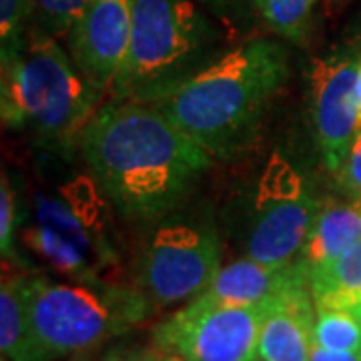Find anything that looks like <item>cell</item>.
<instances>
[{
  "label": "cell",
  "mask_w": 361,
  "mask_h": 361,
  "mask_svg": "<svg viewBox=\"0 0 361 361\" xmlns=\"http://www.w3.org/2000/svg\"><path fill=\"white\" fill-rule=\"evenodd\" d=\"M32 30L52 39H65L87 0H30Z\"/></svg>",
  "instance_id": "obj_22"
},
{
  "label": "cell",
  "mask_w": 361,
  "mask_h": 361,
  "mask_svg": "<svg viewBox=\"0 0 361 361\" xmlns=\"http://www.w3.org/2000/svg\"><path fill=\"white\" fill-rule=\"evenodd\" d=\"M153 360H155V351H145L139 361H153Z\"/></svg>",
  "instance_id": "obj_30"
},
{
  "label": "cell",
  "mask_w": 361,
  "mask_h": 361,
  "mask_svg": "<svg viewBox=\"0 0 361 361\" xmlns=\"http://www.w3.org/2000/svg\"><path fill=\"white\" fill-rule=\"evenodd\" d=\"M357 66L360 63L351 59L329 56L313 59L307 73L311 125L323 165L329 173L341 169L361 130L355 92Z\"/></svg>",
  "instance_id": "obj_8"
},
{
  "label": "cell",
  "mask_w": 361,
  "mask_h": 361,
  "mask_svg": "<svg viewBox=\"0 0 361 361\" xmlns=\"http://www.w3.org/2000/svg\"><path fill=\"white\" fill-rule=\"evenodd\" d=\"M275 299L259 305H227L195 297L155 325L153 343L185 361H259L261 323Z\"/></svg>",
  "instance_id": "obj_6"
},
{
  "label": "cell",
  "mask_w": 361,
  "mask_h": 361,
  "mask_svg": "<svg viewBox=\"0 0 361 361\" xmlns=\"http://www.w3.org/2000/svg\"><path fill=\"white\" fill-rule=\"evenodd\" d=\"M219 235L205 225L167 223L151 237L139 265V289L153 310L199 297L221 271Z\"/></svg>",
  "instance_id": "obj_7"
},
{
  "label": "cell",
  "mask_w": 361,
  "mask_h": 361,
  "mask_svg": "<svg viewBox=\"0 0 361 361\" xmlns=\"http://www.w3.org/2000/svg\"><path fill=\"white\" fill-rule=\"evenodd\" d=\"M215 30L197 0H133L130 42L113 85L115 99L145 94L185 78Z\"/></svg>",
  "instance_id": "obj_5"
},
{
  "label": "cell",
  "mask_w": 361,
  "mask_h": 361,
  "mask_svg": "<svg viewBox=\"0 0 361 361\" xmlns=\"http://www.w3.org/2000/svg\"><path fill=\"white\" fill-rule=\"evenodd\" d=\"M299 287H310V273L299 261L287 267H267L243 257L221 267L201 297L227 305H259Z\"/></svg>",
  "instance_id": "obj_12"
},
{
  "label": "cell",
  "mask_w": 361,
  "mask_h": 361,
  "mask_svg": "<svg viewBox=\"0 0 361 361\" xmlns=\"http://www.w3.org/2000/svg\"><path fill=\"white\" fill-rule=\"evenodd\" d=\"M32 30L30 0H0V54L2 63L14 59Z\"/></svg>",
  "instance_id": "obj_20"
},
{
  "label": "cell",
  "mask_w": 361,
  "mask_h": 361,
  "mask_svg": "<svg viewBox=\"0 0 361 361\" xmlns=\"http://www.w3.org/2000/svg\"><path fill=\"white\" fill-rule=\"evenodd\" d=\"M28 275L6 273L0 285V351L2 360L32 361V334L28 310Z\"/></svg>",
  "instance_id": "obj_15"
},
{
  "label": "cell",
  "mask_w": 361,
  "mask_h": 361,
  "mask_svg": "<svg viewBox=\"0 0 361 361\" xmlns=\"http://www.w3.org/2000/svg\"><path fill=\"white\" fill-rule=\"evenodd\" d=\"M2 361H8V360H2Z\"/></svg>",
  "instance_id": "obj_32"
},
{
  "label": "cell",
  "mask_w": 361,
  "mask_h": 361,
  "mask_svg": "<svg viewBox=\"0 0 361 361\" xmlns=\"http://www.w3.org/2000/svg\"><path fill=\"white\" fill-rule=\"evenodd\" d=\"M59 195L65 199V203L75 213V217L82 223V227L103 245L109 219H106V203L103 199L104 193L99 183L92 177L80 175L71 183H66Z\"/></svg>",
  "instance_id": "obj_18"
},
{
  "label": "cell",
  "mask_w": 361,
  "mask_h": 361,
  "mask_svg": "<svg viewBox=\"0 0 361 361\" xmlns=\"http://www.w3.org/2000/svg\"><path fill=\"white\" fill-rule=\"evenodd\" d=\"M103 92L90 85L56 39L30 30L20 52L2 63L4 127L30 133L47 147L80 139Z\"/></svg>",
  "instance_id": "obj_3"
},
{
  "label": "cell",
  "mask_w": 361,
  "mask_h": 361,
  "mask_svg": "<svg viewBox=\"0 0 361 361\" xmlns=\"http://www.w3.org/2000/svg\"><path fill=\"white\" fill-rule=\"evenodd\" d=\"M259 18L277 37L303 44L319 0H249Z\"/></svg>",
  "instance_id": "obj_17"
},
{
  "label": "cell",
  "mask_w": 361,
  "mask_h": 361,
  "mask_svg": "<svg viewBox=\"0 0 361 361\" xmlns=\"http://www.w3.org/2000/svg\"><path fill=\"white\" fill-rule=\"evenodd\" d=\"M32 361L75 357L139 327L153 307L139 287L109 281L54 283L28 275Z\"/></svg>",
  "instance_id": "obj_4"
},
{
  "label": "cell",
  "mask_w": 361,
  "mask_h": 361,
  "mask_svg": "<svg viewBox=\"0 0 361 361\" xmlns=\"http://www.w3.org/2000/svg\"><path fill=\"white\" fill-rule=\"evenodd\" d=\"M197 2L221 18H231L235 8L241 4V0H197Z\"/></svg>",
  "instance_id": "obj_27"
},
{
  "label": "cell",
  "mask_w": 361,
  "mask_h": 361,
  "mask_svg": "<svg viewBox=\"0 0 361 361\" xmlns=\"http://www.w3.org/2000/svg\"><path fill=\"white\" fill-rule=\"evenodd\" d=\"M353 313H355V315H357V319H360V323H361V307H360V310H355V311H353Z\"/></svg>",
  "instance_id": "obj_31"
},
{
  "label": "cell",
  "mask_w": 361,
  "mask_h": 361,
  "mask_svg": "<svg viewBox=\"0 0 361 361\" xmlns=\"http://www.w3.org/2000/svg\"><path fill=\"white\" fill-rule=\"evenodd\" d=\"M310 361H361V351H334L313 345Z\"/></svg>",
  "instance_id": "obj_26"
},
{
  "label": "cell",
  "mask_w": 361,
  "mask_h": 361,
  "mask_svg": "<svg viewBox=\"0 0 361 361\" xmlns=\"http://www.w3.org/2000/svg\"><path fill=\"white\" fill-rule=\"evenodd\" d=\"M313 345L334 351H361V323L349 310L317 307Z\"/></svg>",
  "instance_id": "obj_19"
},
{
  "label": "cell",
  "mask_w": 361,
  "mask_h": 361,
  "mask_svg": "<svg viewBox=\"0 0 361 361\" xmlns=\"http://www.w3.org/2000/svg\"><path fill=\"white\" fill-rule=\"evenodd\" d=\"M360 241L361 199L349 197V201H322L297 261L311 273L343 255Z\"/></svg>",
  "instance_id": "obj_14"
},
{
  "label": "cell",
  "mask_w": 361,
  "mask_h": 361,
  "mask_svg": "<svg viewBox=\"0 0 361 361\" xmlns=\"http://www.w3.org/2000/svg\"><path fill=\"white\" fill-rule=\"evenodd\" d=\"M315 313L317 307L310 287L277 297L261 323L259 361H310Z\"/></svg>",
  "instance_id": "obj_13"
},
{
  "label": "cell",
  "mask_w": 361,
  "mask_h": 361,
  "mask_svg": "<svg viewBox=\"0 0 361 361\" xmlns=\"http://www.w3.org/2000/svg\"><path fill=\"white\" fill-rule=\"evenodd\" d=\"M153 361H185L179 355H175V353H163V351H159L155 349V360Z\"/></svg>",
  "instance_id": "obj_28"
},
{
  "label": "cell",
  "mask_w": 361,
  "mask_h": 361,
  "mask_svg": "<svg viewBox=\"0 0 361 361\" xmlns=\"http://www.w3.org/2000/svg\"><path fill=\"white\" fill-rule=\"evenodd\" d=\"M14 235H16V195L13 185L2 173L0 179V251L2 261L14 257Z\"/></svg>",
  "instance_id": "obj_23"
},
{
  "label": "cell",
  "mask_w": 361,
  "mask_h": 361,
  "mask_svg": "<svg viewBox=\"0 0 361 361\" xmlns=\"http://www.w3.org/2000/svg\"><path fill=\"white\" fill-rule=\"evenodd\" d=\"M319 203L310 191L295 199L255 201V215L247 235V257L267 267L293 265L307 241Z\"/></svg>",
  "instance_id": "obj_11"
},
{
  "label": "cell",
  "mask_w": 361,
  "mask_h": 361,
  "mask_svg": "<svg viewBox=\"0 0 361 361\" xmlns=\"http://www.w3.org/2000/svg\"><path fill=\"white\" fill-rule=\"evenodd\" d=\"M78 147L90 177L133 223L165 217L213 165L199 142L155 104L139 99L103 104L82 130Z\"/></svg>",
  "instance_id": "obj_1"
},
{
  "label": "cell",
  "mask_w": 361,
  "mask_h": 361,
  "mask_svg": "<svg viewBox=\"0 0 361 361\" xmlns=\"http://www.w3.org/2000/svg\"><path fill=\"white\" fill-rule=\"evenodd\" d=\"M287 78L283 47L253 39L139 101L155 104L213 159H231L255 139Z\"/></svg>",
  "instance_id": "obj_2"
},
{
  "label": "cell",
  "mask_w": 361,
  "mask_h": 361,
  "mask_svg": "<svg viewBox=\"0 0 361 361\" xmlns=\"http://www.w3.org/2000/svg\"><path fill=\"white\" fill-rule=\"evenodd\" d=\"M310 291L315 307H361V241L331 263L310 273Z\"/></svg>",
  "instance_id": "obj_16"
},
{
  "label": "cell",
  "mask_w": 361,
  "mask_h": 361,
  "mask_svg": "<svg viewBox=\"0 0 361 361\" xmlns=\"http://www.w3.org/2000/svg\"><path fill=\"white\" fill-rule=\"evenodd\" d=\"M336 175L343 193L353 199H361V130L357 133L343 165Z\"/></svg>",
  "instance_id": "obj_24"
},
{
  "label": "cell",
  "mask_w": 361,
  "mask_h": 361,
  "mask_svg": "<svg viewBox=\"0 0 361 361\" xmlns=\"http://www.w3.org/2000/svg\"><path fill=\"white\" fill-rule=\"evenodd\" d=\"M130 25L133 0H87L65 37L77 68L103 94L125 63Z\"/></svg>",
  "instance_id": "obj_9"
},
{
  "label": "cell",
  "mask_w": 361,
  "mask_h": 361,
  "mask_svg": "<svg viewBox=\"0 0 361 361\" xmlns=\"http://www.w3.org/2000/svg\"><path fill=\"white\" fill-rule=\"evenodd\" d=\"M25 243L71 281H97L109 257L61 195L37 197V223L26 231Z\"/></svg>",
  "instance_id": "obj_10"
},
{
  "label": "cell",
  "mask_w": 361,
  "mask_h": 361,
  "mask_svg": "<svg viewBox=\"0 0 361 361\" xmlns=\"http://www.w3.org/2000/svg\"><path fill=\"white\" fill-rule=\"evenodd\" d=\"M303 193H307V189L297 169L281 155H271L265 171L259 177L255 201L295 199Z\"/></svg>",
  "instance_id": "obj_21"
},
{
  "label": "cell",
  "mask_w": 361,
  "mask_h": 361,
  "mask_svg": "<svg viewBox=\"0 0 361 361\" xmlns=\"http://www.w3.org/2000/svg\"><path fill=\"white\" fill-rule=\"evenodd\" d=\"M145 351L129 345H101V348L82 351L73 357V361H139Z\"/></svg>",
  "instance_id": "obj_25"
},
{
  "label": "cell",
  "mask_w": 361,
  "mask_h": 361,
  "mask_svg": "<svg viewBox=\"0 0 361 361\" xmlns=\"http://www.w3.org/2000/svg\"><path fill=\"white\" fill-rule=\"evenodd\" d=\"M355 92H357V109H360V125H361V61L357 66V80H355Z\"/></svg>",
  "instance_id": "obj_29"
}]
</instances>
